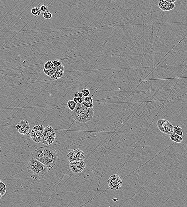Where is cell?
Wrapping results in <instances>:
<instances>
[{"instance_id": "6da1fadb", "label": "cell", "mask_w": 187, "mask_h": 207, "mask_svg": "<svg viewBox=\"0 0 187 207\" xmlns=\"http://www.w3.org/2000/svg\"><path fill=\"white\" fill-rule=\"evenodd\" d=\"M32 156L48 168H52L55 165L58 158L55 150L48 146L41 147L35 150Z\"/></svg>"}, {"instance_id": "7a4b0ae2", "label": "cell", "mask_w": 187, "mask_h": 207, "mask_svg": "<svg viewBox=\"0 0 187 207\" xmlns=\"http://www.w3.org/2000/svg\"><path fill=\"white\" fill-rule=\"evenodd\" d=\"M28 169L30 176L36 180L43 179L48 171L47 166L33 158L31 159L28 163Z\"/></svg>"}, {"instance_id": "3957f363", "label": "cell", "mask_w": 187, "mask_h": 207, "mask_svg": "<svg viewBox=\"0 0 187 207\" xmlns=\"http://www.w3.org/2000/svg\"><path fill=\"white\" fill-rule=\"evenodd\" d=\"M94 114L93 108H87L82 103L77 105L74 110L71 112L72 116L74 120L82 124L91 120Z\"/></svg>"}, {"instance_id": "277c9868", "label": "cell", "mask_w": 187, "mask_h": 207, "mask_svg": "<svg viewBox=\"0 0 187 207\" xmlns=\"http://www.w3.org/2000/svg\"><path fill=\"white\" fill-rule=\"evenodd\" d=\"M56 133L55 131L51 126H48L45 127L41 142L46 145L52 144L55 140Z\"/></svg>"}, {"instance_id": "5b68a950", "label": "cell", "mask_w": 187, "mask_h": 207, "mask_svg": "<svg viewBox=\"0 0 187 207\" xmlns=\"http://www.w3.org/2000/svg\"><path fill=\"white\" fill-rule=\"evenodd\" d=\"M67 156L70 162L75 161H84L85 159L84 152L81 150L77 148L69 149Z\"/></svg>"}, {"instance_id": "8992f818", "label": "cell", "mask_w": 187, "mask_h": 207, "mask_svg": "<svg viewBox=\"0 0 187 207\" xmlns=\"http://www.w3.org/2000/svg\"><path fill=\"white\" fill-rule=\"evenodd\" d=\"M157 126L162 132L167 135L173 133V126L169 121L166 120L160 119L156 123Z\"/></svg>"}, {"instance_id": "52a82bcc", "label": "cell", "mask_w": 187, "mask_h": 207, "mask_svg": "<svg viewBox=\"0 0 187 207\" xmlns=\"http://www.w3.org/2000/svg\"><path fill=\"white\" fill-rule=\"evenodd\" d=\"M45 127L42 125L35 126L31 133V138L37 144L41 142Z\"/></svg>"}, {"instance_id": "ba28073f", "label": "cell", "mask_w": 187, "mask_h": 207, "mask_svg": "<svg viewBox=\"0 0 187 207\" xmlns=\"http://www.w3.org/2000/svg\"><path fill=\"white\" fill-rule=\"evenodd\" d=\"M108 186L111 190H117L121 189L123 184L122 179L117 174H113L107 181Z\"/></svg>"}, {"instance_id": "9c48e42d", "label": "cell", "mask_w": 187, "mask_h": 207, "mask_svg": "<svg viewBox=\"0 0 187 207\" xmlns=\"http://www.w3.org/2000/svg\"><path fill=\"white\" fill-rule=\"evenodd\" d=\"M86 164L84 161H75L70 162L69 167L73 173L79 174L86 169Z\"/></svg>"}, {"instance_id": "30bf717a", "label": "cell", "mask_w": 187, "mask_h": 207, "mask_svg": "<svg viewBox=\"0 0 187 207\" xmlns=\"http://www.w3.org/2000/svg\"><path fill=\"white\" fill-rule=\"evenodd\" d=\"M18 124L20 126V128L17 130V131L21 135H27L31 128L28 122L24 120H21Z\"/></svg>"}, {"instance_id": "8fae6325", "label": "cell", "mask_w": 187, "mask_h": 207, "mask_svg": "<svg viewBox=\"0 0 187 207\" xmlns=\"http://www.w3.org/2000/svg\"><path fill=\"white\" fill-rule=\"evenodd\" d=\"M175 5L174 3H170L166 0L159 1V7L163 11H169L173 10Z\"/></svg>"}, {"instance_id": "7c38bea8", "label": "cell", "mask_w": 187, "mask_h": 207, "mask_svg": "<svg viewBox=\"0 0 187 207\" xmlns=\"http://www.w3.org/2000/svg\"><path fill=\"white\" fill-rule=\"evenodd\" d=\"M64 65H61L60 66L57 68L55 73L51 77V79L53 80H57L63 77L65 73Z\"/></svg>"}, {"instance_id": "4fadbf2b", "label": "cell", "mask_w": 187, "mask_h": 207, "mask_svg": "<svg viewBox=\"0 0 187 207\" xmlns=\"http://www.w3.org/2000/svg\"><path fill=\"white\" fill-rule=\"evenodd\" d=\"M170 138L171 140L177 143H181L183 142V138L181 136L173 132L170 134Z\"/></svg>"}, {"instance_id": "5bb4252c", "label": "cell", "mask_w": 187, "mask_h": 207, "mask_svg": "<svg viewBox=\"0 0 187 207\" xmlns=\"http://www.w3.org/2000/svg\"><path fill=\"white\" fill-rule=\"evenodd\" d=\"M38 8L40 13L43 14V13L47 11L48 5L45 2H41L38 5Z\"/></svg>"}, {"instance_id": "9a60e30c", "label": "cell", "mask_w": 187, "mask_h": 207, "mask_svg": "<svg viewBox=\"0 0 187 207\" xmlns=\"http://www.w3.org/2000/svg\"><path fill=\"white\" fill-rule=\"evenodd\" d=\"M57 68H55V67H53L51 69H48V70H46V69H44L43 70V71L46 75L49 76V77H51L55 73Z\"/></svg>"}, {"instance_id": "2e32d148", "label": "cell", "mask_w": 187, "mask_h": 207, "mask_svg": "<svg viewBox=\"0 0 187 207\" xmlns=\"http://www.w3.org/2000/svg\"><path fill=\"white\" fill-rule=\"evenodd\" d=\"M6 191V185L4 182L1 181L0 182V193L1 195L2 196H3L5 194Z\"/></svg>"}, {"instance_id": "e0dca14e", "label": "cell", "mask_w": 187, "mask_h": 207, "mask_svg": "<svg viewBox=\"0 0 187 207\" xmlns=\"http://www.w3.org/2000/svg\"><path fill=\"white\" fill-rule=\"evenodd\" d=\"M173 132L180 135L181 137L183 135V130L182 128L179 126H174L173 127Z\"/></svg>"}, {"instance_id": "ac0fdd59", "label": "cell", "mask_w": 187, "mask_h": 207, "mask_svg": "<svg viewBox=\"0 0 187 207\" xmlns=\"http://www.w3.org/2000/svg\"><path fill=\"white\" fill-rule=\"evenodd\" d=\"M67 105H68V108H69V109L72 111H73L74 110L75 108H76L77 104L73 100H70L68 102Z\"/></svg>"}, {"instance_id": "d6986e66", "label": "cell", "mask_w": 187, "mask_h": 207, "mask_svg": "<svg viewBox=\"0 0 187 207\" xmlns=\"http://www.w3.org/2000/svg\"><path fill=\"white\" fill-rule=\"evenodd\" d=\"M53 67V64L52 61L51 60L46 61L44 64V68L46 70L51 69Z\"/></svg>"}, {"instance_id": "ffe728a7", "label": "cell", "mask_w": 187, "mask_h": 207, "mask_svg": "<svg viewBox=\"0 0 187 207\" xmlns=\"http://www.w3.org/2000/svg\"><path fill=\"white\" fill-rule=\"evenodd\" d=\"M31 13L34 16H37L41 14L38 7H33L31 9Z\"/></svg>"}, {"instance_id": "44dd1931", "label": "cell", "mask_w": 187, "mask_h": 207, "mask_svg": "<svg viewBox=\"0 0 187 207\" xmlns=\"http://www.w3.org/2000/svg\"><path fill=\"white\" fill-rule=\"evenodd\" d=\"M43 18L47 20L50 19L52 17V14L48 11H46L43 13Z\"/></svg>"}, {"instance_id": "7402d4cb", "label": "cell", "mask_w": 187, "mask_h": 207, "mask_svg": "<svg viewBox=\"0 0 187 207\" xmlns=\"http://www.w3.org/2000/svg\"><path fill=\"white\" fill-rule=\"evenodd\" d=\"M53 64V67L55 68H58V67L60 66L61 65V61L59 60H54L52 61Z\"/></svg>"}, {"instance_id": "603a6c76", "label": "cell", "mask_w": 187, "mask_h": 207, "mask_svg": "<svg viewBox=\"0 0 187 207\" xmlns=\"http://www.w3.org/2000/svg\"><path fill=\"white\" fill-rule=\"evenodd\" d=\"M82 93L83 96L85 97H88L90 94L89 90L87 88H84L82 90Z\"/></svg>"}, {"instance_id": "cb8c5ba5", "label": "cell", "mask_w": 187, "mask_h": 207, "mask_svg": "<svg viewBox=\"0 0 187 207\" xmlns=\"http://www.w3.org/2000/svg\"><path fill=\"white\" fill-rule=\"evenodd\" d=\"M84 102L87 103H93V99L91 97H85L84 98Z\"/></svg>"}, {"instance_id": "d4e9b609", "label": "cell", "mask_w": 187, "mask_h": 207, "mask_svg": "<svg viewBox=\"0 0 187 207\" xmlns=\"http://www.w3.org/2000/svg\"><path fill=\"white\" fill-rule=\"evenodd\" d=\"M73 100L77 105H80L83 102L82 98H76V97L74 98Z\"/></svg>"}, {"instance_id": "484cf974", "label": "cell", "mask_w": 187, "mask_h": 207, "mask_svg": "<svg viewBox=\"0 0 187 207\" xmlns=\"http://www.w3.org/2000/svg\"><path fill=\"white\" fill-rule=\"evenodd\" d=\"M82 104L85 106H86L87 108H93L94 107V105L93 103H87L82 102Z\"/></svg>"}, {"instance_id": "4316f807", "label": "cell", "mask_w": 187, "mask_h": 207, "mask_svg": "<svg viewBox=\"0 0 187 207\" xmlns=\"http://www.w3.org/2000/svg\"><path fill=\"white\" fill-rule=\"evenodd\" d=\"M75 97L78 98H82L83 96L82 93L81 91H78L76 92L75 94Z\"/></svg>"}, {"instance_id": "83f0119b", "label": "cell", "mask_w": 187, "mask_h": 207, "mask_svg": "<svg viewBox=\"0 0 187 207\" xmlns=\"http://www.w3.org/2000/svg\"><path fill=\"white\" fill-rule=\"evenodd\" d=\"M167 1L170 3H174L176 1V0H167Z\"/></svg>"}, {"instance_id": "f1b7e54d", "label": "cell", "mask_w": 187, "mask_h": 207, "mask_svg": "<svg viewBox=\"0 0 187 207\" xmlns=\"http://www.w3.org/2000/svg\"><path fill=\"white\" fill-rule=\"evenodd\" d=\"M15 127L16 128L17 130H18L20 128V126L18 124H17L16 126Z\"/></svg>"}, {"instance_id": "f546056e", "label": "cell", "mask_w": 187, "mask_h": 207, "mask_svg": "<svg viewBox=\"0 0 187 207\" xmlns=\"http://www.w3.org/2000/svg\"><path fill=\"white\" fill-rule=\"evenodd\" d=\"M2 156L1 149V147H0V159Z\"/></svg>"}, {"instance_id": "4dcf8cb0", "label": "cell", "mask_w": 187, "mask_h": 207, "mask_svg": "<svg viewBox=\"0 0 187 207\" xmlns=\"http://www.w3.org/2000/svg\"><path fill=\"white\" fill-rule=\"evenodd\" d=\"M2 196L1 195V193H0V199H1V198L2 197Z\"/></svg>"}, {"instance_id": "1f68e13d", "label": "cell", "mask_w": 187, "mask_h": 207, "mask_svg": "<svg viewBox=\"0 0 187 207\" xmlns=\"http://www.w3.org/2000/svg\"><path fill=\"white\" fill-rule=\"evenodd\" d=\"M1 179H0V182H1Z\"/></svg>"}]
</instances>
